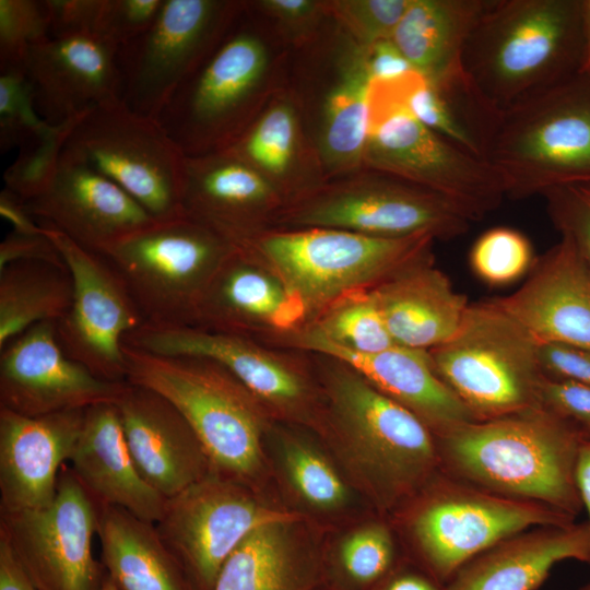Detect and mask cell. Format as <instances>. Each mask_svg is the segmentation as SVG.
<instances>
[{"label":"cell","mask_w":590,"mask_h":590,"mask_svg":"<svg viewBox=\"0 0 590 590\" xmlns=\"http://www.w3.org/2000/svg\"><path fill=\"white\" fill-rule=\"evenodd\" d=\"M373 590H447V583L406 556Z\"/></svg>","instance_id":"53"},{"label":"cell","mask_w":590,"mask_h":590,"mask_svg":"<svg viewBox=\"0 0 590 590\" xmlns=\"http://www.w3.org/2000/svg\"><path fill=\"white\" fill-rule=\"evenodd\" d=\"M115 405L138 470L166 498L214 472L194 432L164 397L128 382Z\"/></svg>","instance_id":"25"},{"label":"cell","mask_w":590,"mask_h":590,"mask_svg":"<svg viewBox=\"0 0 590 590\" xmlns=\"http://www.w3.org/2000/svg\"><path fill=\"white\" fill-rule=\"evenodd\" d=\"M98 506L63 465L46 507L0 514V538L39 590H101L105 569L93 556Z\"/></svg>","instance_id":"17"},{"label":"cell","mask_w":590,"mask_h":590,"mask_svg":"<svg viewBox=\"0 0 590 590\" xmlns=\"http://www.w3.org/2000/svg\"><path fill=\"white\" fill-rule=\"evenodd\" d=\"M50 36L47 0H0V70L25 67L32 47Z\"/></svg>","instance_id":"45"},{"label":"cell","mask_w":590,"mask_h":590,"mask_svg":"<svg viewBox=\"0 0 590 590\" xmlns=\"http://www.w3.org/2000/svg\"><path fill=\"white\" fill-rule=\"evenodd\" d=\"M307 428L274 421L268 432L279 468L295 499L318 515H338L352 504L350 481L305 435Z\"/></svg>","instance_id":"36"},{"label":"cell","mask_w":590,"mask_h":590,"mask_svg":"<svg viewBox=\"0 0 590 590\" xmlns=\"http://www.w3.org/2000/svg\"><path fill=\"white\" fill-rule=\"evenodd\" d=\"M241 7L229 1L164 0L152 25L118 47L120 102L157 119L223 39Z\"/></svg>","instance_id":"15"},{"label":"cell","mask_w":590,"mask_h":590,"mask_svg":"<svg viewBox=\"0 0 590 590\" xmlns=\"http://www.w3.org/2000/svg\"><path fill=\"white\" fill-rule=\"evenodd\" d=\"M286 200L262 174L227 150L186 156L184 214L231 244L270 229Z\"/></svg>","instance_id":"23"},{"label":"cell","mask_w":590,"mask_h":590,"mask_svg":"<svg viewBox=\"0 0 590 590\" xmlns=\"http://www.w3.org/2000/svg\"><path fill=\"white\" fill-rule=\"evenodd\" d=\"M63 152L102 174L157 221L184 216L186 155L155 118L120 101L83 114Z\"/></svg>","instance_id":"12"},{"label":"cell","mask_w":590,"mask_h":590,"mask_svg":"<svg viewBox=\"0 0 590 590\" xmlns=\"http://www.w3.org/2000/svg\"><path fill=\"white\" fill-rule=\"evenodd\" d=\"M164 0H47L51 36L91 34L121 46L144 33Z\"/></svg>","instance_id":"40"},{"label":"cell","mask_w":590,"mask_h":590,"mask_svg":"<svg viewBox=\"0 0 590 590\" xmlns=\"http://www.w3.org/2000/svg\"><path fill=\"white\" fill-rule=\"evenodd\" d=\"M312 345L373 354L396 344L368 291L350 294L329 306L273 347L304 352Z\"/></svg>","instance_id":"38"},{"label":"cell","mask_w":590,"mask_h":590,"mask_svg":"<svg viewBox=\"0 0 590 590\" xmlns=\"http://www.w3.org/2000/svg\"><path fill=\"white\" fill-rule=\"evenodd\" d=\"M57 123L43 119L25 67L0 70V146L2 152L21 149L54 130Z\"/></svg>","instance_id":"43"},{"label":"cell","mask_w":590,"mask_h":590,"mask_svg":"<svg viewBox=\"0 0 590 590\" xmlns=\"http://www.w3.org/2000/svg\"><path fill=\"white\" fill-rule=\"evenodd\" d=\"M42 225L72 280L71 307L56 323L61 347L97 377L127 381L125 339L144 323L131 293L104 256L80 246L50 225Z\"/></svg>","instance_id":"18"},{"label":"cell","mask_w":590,"mask_h":590,"mask_svg":"<svg viewBox=\"0 0 590 590\" xmlns=\"http://www.w3.org/2000/svg\"><path fill=\"white\" fill-rule=\"evenodd\" d=\"M19 261H39L66 267L56 245L42 235L9 234L0 244V269Z\"/></svg>","instance_id":"50"},{"label":"cell","mask_w":590,"mask_h":590,"mask_svg":"<svg viewBox=\"0 0 590 590\" xmlns=\"http://www.w3.org/2000/svg\"><path fill=\"white\" fill-rule=\"evenodd\" d=\"M318 590H329V589H327V588H324V587H321V588H319Z\"/></svg>","instance_id":"61"},{"label":"cell","mask_w":590,"mask_h":590,"mask_svg":"<svg viewBox=\"0 0 590 590\" xmlns=\"http://www.w3.org/2000/svg\"><path fill=\"white\" fill-rule=\"evenodd\" d=\"M307 322L303 304L280 278L235 248L202 295L188 326L272 346Z\"/></svg>","instance_id":"20"},{"label":"cell","mask_w":590,"mask_h":590,"mask_svg":"<svg viewBox=\"0 0 590 590\" xmlns=\"http://www.w3.org/2000/svg\"><path fill=\"white\" fill-rule=\"evenodd\" d=\"M435 240L310 227L261 231L232 245L273 271L303 304L309 322L342 297L369 291L432 251Z\"/></svg>","instance_id":"6"},{"label":"cell","mask_w":590,"mask_h":590,"mask_svg":"<svg viewBox=\"0 0 590 590\" xmlns=\"http://www.w3.org/2000/svg\"><path fill=\"white\" fill-rule=\"evenodd\" d=\"M428 353L476 421L541 408L539 342L495 298L469 304L457 332Z\"/></svg>","instance_id":"10"},{"label":"cell","mask_w":590,"mask_h":590,"mask_svg":"<svg viewBox=\"0 0 590 590\" xmlns=\"http://www.w3.org/2000/svg\"><path fill=\"white\" fill-rule=\"evenodd\" d=\"M102 565L119 590H196L154 523L98 506Z\"/></svg>","instance_id":"33"},{"label":"cell","mask_w":590,"mask_h":590,"mask_svg":"<svg viewBox=\"0 0 590 590\" xmlns=\"http://www.w3.org/2000/svg\"><path fill=\"white\" fill-rule=\"evenodd\" d=\"M0 215L12 225L15 234H44V226L37 224L27 202L5 187L0 192Z\"/></svg>","instance_id":"54"},{"label":"cell","mask_w":590,"mask_h":590,"mask_svg":"<svg viewBox=\"0 0 590 590\" xmlns=\"http://www.w3.org/2000/svg\"><path fill=\"white\" fill-rule=\"evenodd\" d=\"M406 554L398 548L392 527L365 522L323 553V583L329 590H373Z\"/></svg>","instance_id":"39"},{"label":"cell","mask_w":590,"mask_h":590,"mask_svg":"<svg viewBox=\"0 0 590 590\" xmlns=\"http://www.w3.org/2000/svg\"><path fill=\"white\" fill-rule=\"evenodd\" d=\"M483 157L506 197L590 185V76L579 74L502 113L482 116Z\"/></svg>","instance_id":"5"},{"label":"cell","mask_w":590,"mask_h":590,"mask_svg":"<svg viewBox=\"0 0 590 590\" xmlns=\"http://www.w3.org/2000/svg\"><path fill=\"white\" fill-rule=\"evenodd\" d=\"M472 221L444 197L377 170L321 179L290 198L270 229L334 228L402 238L452 239Z\"/></svg>","instance_id":"9"},{"label":"cell","mask_w":590,"mask_h":590,"mask_svg":"<svg viewBox=\"0 0 590 590\" xmlns=\"http://www.w3.org/2000/svg\"><path fill=\"white\" fill-rule=\"evenodd\" d=\"M125 344L161 355L211 359L246 387L275 421L318 432L321 396L307 353L188 324L143 323Z\"/></svg>","instance_id":"13"},{"label":"cell","mask_w":590,"mask_h":590,"mask_svg":"<svg viewBox=\"0 0 590 590\" xmlns=\"http://www.w3.org/2000/svg\"><path fill=\"white\" fill-rule=\"evenodd\" d=\"M491 0H412L392 42L412 68L445 92L462 86L467 40Z\"/></svg>","instance_id":"32"},{"label":"cell","mask_w":590,"mask_h":590,"mask_svg":"<svg viewBox=\"0 0 590 590\" xmlns=\"http://www.w3.org/2000/svg\"><path fill=\"white\" fill-rule=\"evenodd\" d=\"M305 519L267 503L257 489L211 472L167 498L155 524L163 542L196 590H213L225 560L253 530L272 522Z\"/></svg>","instance_id":"16"},{"label":"cell","mask_w":590,"mask_h":590,"mask_svg":"<svg viewBox=\"0 0 590 590\" xmlns=\"http://www.w3.org/2000/svg\"><path fill=\"white\" fill-rule=\"evenodd\" d=\"M365 59L371 81L392 80L415 71L392 39L365 47Z\"/></svg>","instance_id":"52"},{"label":"cell","mask_w":590,"mask_h":590,"mask_svg":"<svg viewBox=\"0 0 590 590\" xmlns=\"http://www.w3.org/2000/svg\"><path fill=\"white\" fill-rule=\"evenodd\" d=\"M101 590H119L114 581L108 577V575L105 573L103 585Z\"/></svg>","instance_id":"58"},{"label":"cell","mask_w":590,"mask_h":590,"mask_svg":"<svg viewBox=\"0 0 590 590\" xmlns=\"http://www.w3.org/2000/svg\"><path fill=\"white\" fill-rule=\"evenodd\" d=\"M303 353L340 358L359 371L386 396L414 413L435 436L476 421L437 375L426 350L394 345L373 354L328 345H312Z\"/></svg>","instance_id":"30"},{"label":"cell","mask_w":590,"mask_h":590,"mask_svg":"<svg viewBox=\"0 0 590 590\" xmlns=\"http://www.w3.org/2000/svg\"><path fill=\"white\" fill-rule=\"evenodd\" d=\"M364 168L430 190L471 221L483 219L506 197L498 175L484 158L412 116L402 101L400 76L370 82Z\"/></svg>","instance_id":"8"},{"label":"cell","mask_w":590,"mask_h":590,"mask_svg":"<svg viewBox=\"0 0 590 590\" xmlns=\"http://www.w3.org/2000/svg\"><path fill=\"white\" fill-rule=\"evenodd\" d=\"M81 116L57 123L48 134L19 149L17 157L4 172L5 188L25 201L39 196L51 181L66 140Z\"/></svg>","instance_id":"44"},{"label":"cell","mask_w":590,"mask_h":590,"mask_svg":"<svg viewBox=\"0 0 590 590\" xmlns=\"http://www.w3.org/2000/svg\"><path fill=\"white\" fill-rule=\"evenodd\" d=\"M539 364L547 378L590 386V350L539 342Z\"/></svg>","instance_id":"49"},{"label":"cell","mask_w":590,"mask_h":590,"mask_svg":"<svg viewBox=\"0 0 590 590\" xmlns=\"http://www.w3.org/2000/svg\"><path fill=\"white\" fill-rule=\"evenodd\" d=\"M580 11V0H491L462 55L475 113H502L579 73Z\"/></svg>","instance_id":"2"},{"label":"cell","mask_w":590,"mask_h":590,"mask_svg":"<svg viewBox=\"0 0 590 590\" xmlns=\"http://www.w3.org/2000/svg\"><path fill=\"white\" fill-rule=\"evenodd\" d=\"M251 4L286 28L305 31L324 14L322 2L314 0H261Z\"/></svg>","instance_id":"51"},{"label":"cell","mask_w":590,"mask_h":590,"mask_svg":"<svg viewBox=\"0 0 590 590\" xmlns=\"http://www.w3.org/2000/svg\"><path fill=\"white\" fill-rule=\"evenodd\" d=\"M397 345L430 350L459 329L470 303L436 267L433 251L368 291Z\"/></svg>","instance_id":"27"},{"label":"cell","mask_w":590,"mask_h":590,"mask_svg":"<svg viewBox=\"0 0 590 590\" xmlns=\"http://www.w3.org/2000/svg\"><path fill=\"white\" fill-rule=\"evenodd\" d=\"M339 75L322 110L318 153L322 179L340 177L364 168L368 126L370 78L365 48L352 43L342 55Z\"/></svg>","instance_id":"34"},{"label":"cell","mask_w":590,"mask_h":590,"mask_svg":"<svg viewBox=\"0 0 590 590\" xmlns=\"http://www.w3.org/2000/svg\"><path fill=\"white\" fill-rule=\"evenodd\" d=\"M323 553L306 532L305 519L264 524L232 552L213 590H318Z\"/></svg>","instance_id":"31"},{"label":"cell","mask_w":590,"mask_h":590,"mask_svg":"<svg viewBox=\"0 0 590 590\" xmlns=\"http://www.w3.org/2000/svg\"><path fill=\"white\" fill-rule=\"evenodd\" d=\"M582 435L543 408L473 421L436 436L441 471L485 491L577 518Z\"/></svg>","instance_id":"3"},{"label":"cell","mask_w":590,"mask_h":590,"mask_svg":"<svg viewBox=\"0 0 590 590\" xmlns=\"http://www.w3.org/2000/svg\"><path fill=\"white\" fill-rule=\"evenodd\" d=\"M495 300L538 342L590 350V272L568 236L533 262L518 290Z\"/></svg>","instance_id":"26"},{"label":"cell","mask_w":590,"mask_h":590,"mask_svg":"<svg viewBox=\"0 0 590 590\" xmlns=\"http://www.w3.org/2000/svg\"><path fill=\"white\" fill-rule=\"evenodd\" d=\"M0 590H39L27 577L9 545L1 538Z\"/></svg>","instance_id":"55"},{"label":"cell","mask_w":590,"mask_h":590,"mask_svg":"<svg viewBox=\"0 0 590 590\" xmlns=\"http://www.w3.org/2000/svg\"><path fill=\"white\" fill-rule=\"evenodd\" d=\"M225 150L262 174L287 200L307 188L295 172L300 154V129L296 109L288 101L271 104Z\"/></svg>","instance_id":"37"},{"label":"cell","mask_w":590,"mask_h":590,"mask_svg":"<svg viewBox=\"0 0 590 590\" xmlns=\"http://www.w3.org/2000/svg\"><path fill=\"white\" fill-rule=\"evenodd\" d=\"M235 247L184 215L155 221L104 256L125 281L144 323L189 324L194 308Z\"/></svg>","instance_id":"11"},{"label":"cell","mask_w":590,"mask_h":590,"mask_svg":"<svg viewBox=\"0 0 590 590\" xmlns=\"http://www.w3.org/2000/svg\"><path fill=\"white\" fill-rule=\"evenodd\" d=\"M126 380L169 401L188 422L214 472L258 491L275 421L231 373L202 357L150 353L123 344Z\"/></svg>","instance_id":"4"},{"label":"cell","mask_w":590,"mask_h":590,"mask_svg":"<svg viewBox=\"0 0 590 590\" xmlns=\"http://www.w3.org/2000/svg\"><path fill=\"white\" fill-rule=\"evenodd\" d=\"M402 101L422 125L464 151L483 157L480 137L455 106V92L447 93L416 71L400 78Z\"/></svg>","instance_id":"41"},{"label":"cell","mask_w":590,"mask_h":590,"mask_svg":"<svg viewBox=\"0 0 590 590\" xmlns=\"http://www.w3.org/2000/svg\"><path fill=\"white\" fill-rule=\"evenodd\" d=\"M70 469L97 506H115L156 523L167 498L138 470L115 404L85 410Z\"/></svg>","instance_id":"28"},{"label":"cell","mask_w":590,"mask_h":590,"mask_svg":"<svg viewBox=\"0 0 590 590\" xmlns=\"http://www.w3.org/2000/svg\"><path fill=\"white\" fill-rule=\"evenodd\" d=\"M392 519L409 541L406 556L445 583L505 538L576 521L545 505L498 495L444 471Z\"/></svg>","instance_id":"7"},{"label":"cell","mask_w":590,"mask_h":590,"mask_svg":"<svg viewBox=\"0 0 590 590\" xmlns=\"http://www.w3.org/2000/svg\"><path fill=\"white\" fill-rule=\"evenodd\" d=\"M575 483L590 526V437L583 436L580 441L575 464Z\"/></svg>","instance_id":"56"},{"label":"cell","mask_w":590,"mask_h":590,"mask_svg":"<svg viewBox=\"0 0 590 590\" xmlns=\"http://www.w3.org/2000/svg\"><path fill=\"white\" fill-rule=\"evenodd\" d=\"M412 0L321 1L324 14L334 17L361 47L391 39Z\"/></svg>","instance_id":"46"},{"label":"cell","mask_w":590,"mask_h":590,"mask_svg":"<svg viewBox=\"0 0 590 590\" xmlns=\"http://www.w3.org/2000/svg\"><path fill=\"white\" fill-rule=\"evenodd\" d=\"M539 400L541 408L590 437V386L543 376Z\"/></svg>","instance_id":"48"},{"label":"cell","mask_w":590,"mask_h":590,"mask_svg":"<svg viewBox=\"0 0 590 590\" xmlns=\"http://www.w3.org/2000/svg\"><path fill=\"white\" fill-rule=\"evenodd\" d=\"M229 30L157 117L186 156L225 150L252 120L268 68L267 46L248 28Z\"/></svg>","instance_id":"14"},{"label":"cell","mask_w":590,"mask_h":590,"mask_svg":"<svg viewBox=\"0 0 590 590\" xmlns=\"http://www.w3.org/2000/svg\"><path fill=\"white\" fill-rule=\"evenodd\" d=\"M72 303L67 268L19 261L0 269V350L42 322L60 321Z\"/></svg>","instance_id":"35"},{"label":"cell","mask_w":590,"mask_h":590,"mask_svg":"<svg viewBox=\"0 0 590 590\" xmlns=\"http://www.w3.org/2000/svg\"><path fill=\"white\" fill-rule=\"evenodd\" d=\"M308 355L321 396L316 435L371 507L392 518L441 471L436 436L344 361Z\"/></svg>","instance_id":"1"},{"label":"cell","mask_w":590,"mask_h":590,"mask_svg":"<svg viewBox=\"0 0 590 590\" xmlns=\"http://www.w3.org/2000/svg\"><path fill=\"white\" fill-rule=\"evenodd\" d=\"M580 590H590V582L583 586Z\"/></svg>","instance_id":"60"},{"label":"cell","mask_w":590,"mask_h":590,"mask_svg":"<svg viewBox=\"0 0 590 590\" xmlns=\"http://www.w3.org/2000/svg\"><path fill=\"white\" fill-rule=\"evenodd\" d=\"M117 51L91 34L50 36L32 47L25 69L39 116L60 123L120 101Z\"/></svg>","instance_id":"22"},{"label":"cell","mask_w":590,"mask_h":590,"mask_svg":"<svg viewBox=\"0 0 590 590\" xmlns=\"http://www.w3.org/2000/svg\"><path fill=\"white\" fill-rule=\"evenodd\" d=\"M127 386L102 379L69 357L55 322L35 324L0 350V408L21 415L115 404Z\"/></svg>","instance_id":"19"},{"label":"cell","mask_w":590,"mask_h":590,"mask_svg":"<svg viewBox=\"0 0 590 590\" xmlns=\"http://www.w3.org/2000/svg\"><path fill=\"white\" fill-rule=\"evenodd\" d=\"M26 202L42 224L99 255L157 221L119 186L63 150L47 188Z\"/></svg>","instance_id":"21"},{"label":"cell","mask_w":590,"mask_h":590,"mask_svg":"<svg viewBox=\"0 0 590 590\" xmlns=\"http://www.w3.org/2000/svg\"><path fill=\"white\" fill-rule=\"evenodd\" d=\"M590 564V526H540L497 542L464 564L447 590H535L563 560Z\"/></svg>","instance_id":"29"},{"label":"cell","mask_w":590,"mask_h":590,"mask_svg":"<svg viewBox=\"0 0 590 590\" xmlns=\"http://www.w3.org/2000/svg\"><path fill=\"white\" fill-rule=\"evenodd\" d=\"M542 196L554 225L574 241L590 272V193L582 187L567 186Z\"/></svg>","instance_id":"47"},{"label":"cell","mask_w":590,"mask_h":590,"mask_svg":"<svg viewBox=\"0 0 590 590\" xmlns=\"http://www.w3.org/2000/svg\"><path fill=\"white\" fill-rule=\"evenodd\" d=\"M469 260L473 273L491 286L516 282L534 262L527 236L504 226L484 232L473 244Z\"/></svg>","instance_id":"42"},{"label":"cell","mask_w":590,"mask_h":590,"mask_svg":"<svg viewBox=\"0 0 590 590\" xmlns=\"http://www.w3.org/2000/svg\"><path fill=\"white\" fill-rule=\"evenodd\" d=\"M582 55L579 74L590 76V0H580Z\"/></svg>","instance_id":"57"},{"label":"cell","mask_w":590,"mask_h":590,"mask_svg":"<svg viewBox=\"0 0 590 590\" xmlns=\"http://www.w3.org/2000/svg\"><path fill=\"white\" fill-rule=\"evenodd\" d=\"M85 410L25 416L0 408V514L38 509L55 498Z\"/></svg>","instance_id":"24"},{"label":"cell","mask_w":590,"mask_h":590,"mask_svg":"<svg viewBox=\"0 0 590 590\" xmlns=\"http://www.w3.org/2000/svg\"><path fill=\"white\" fill-rule=\"evenodd\" d=\"M579 187H582L587 192L590 193V185H588V186H579Z\"/></svg>","instance_id":"59"}]
</instances>
